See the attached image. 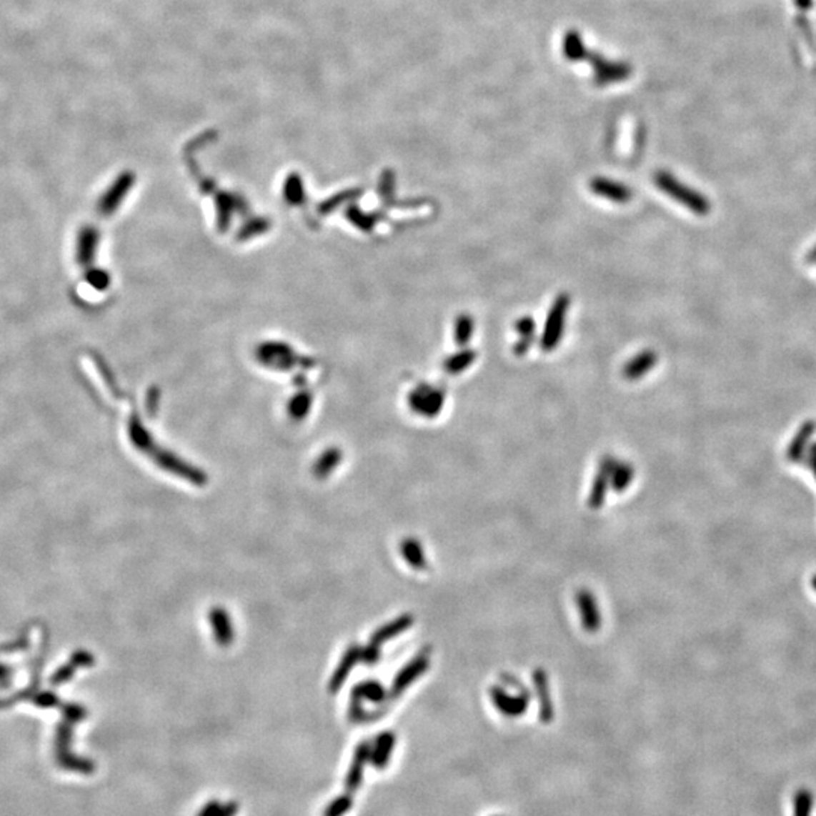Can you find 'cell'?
<instances>
[{
    "mask_svg": "<svg viewBox=\"0 0 816 816\" xmlns=\"http://www.w3.org/2000/svg\"><path fill=\"white\" fill-rule=\"evenodd\" d=\"M473 319L470 318L469 314H462L458 316V319L455 322V342L457 345L459 347H466L469 344V340L473 334Z\"/></svg>",
    "mask_w": 816,
    "mask_h": 816,
    "instance_id": "obj_12",
    "label": "cell"
},
{
    "mask_svg": "<svg viewBox=\"0 0 816 816\" xmlns=\"http://www.w3.org/2000/svg\"><path fill=\"white\" fill-rule=\"evenodd\" d=\"M339 459H340V454L336 449L328 451L322 455V458H319V462L316 463L314 466V473L318 478H325L328 473H330L337 464H339Z\"/></svg>",
    "mask_w": 816,
    "mask_h": 816,
    "instance_id": "obj_13",
    "label": "cell"
},
{
    "mask_svg": "<svg viewBox=\"0 0 816 816\" xmlns=\"http://www.w3.org/2000/svg\"><path fill=\"white\" fill-rule=\"evenodd\" d=\"M156 462L159 463L164 469L174 472V473H177V475L192 481L195 485H204L207 481L206 475L201 470H196V469L185 464L183 462H180V459L174 458L173 455H169V454H159L156 458Z\"/></svg>",
    "mask_w": 816,
    "mask_h": 816,
    "instance_id": "obj_6",
    "label": "cell"
},
{
    "mask_svg": "<svg viewBox=\"0 0 816 816\" xmlns=\"http://www.w3.org/2000/svg\"><path fill=\"white\" fill-rule=\"evenodd\" d=\"M655 185L664 191L668 196H671V199L691 210L692 214L700 217L710 214L712 206H710L709 199H706L702 192L687 186L685 183H682L673 174L667 173V171H657L655 174Z\"/></svg>",
    "mask_w": 816,
    "mask_h": 816,
    "instance_id": "obj_1",
    "label": "cell"
},
{
    "mask_svg": "<svg viewBox=\"0 0 816 816\" xmlns=\"http://www.w3.org/2000/svg\"><path fill=\"white\" fill-rule=\"evenodd\" d=\"M444 404V392L432 386H419L410 397V405L419 414L434 417L440 413Z\"/></svg>",
    "mask_w": 816,
    "mask_h": 816,
    "instance_id": "obj_3",
    "label": "cell"
},
{
    "mask_svg": "<svg viewBox=\"0 0 816 816\" xmlns=\"http://www.w3.org/2000/svg\"><path fill=\"white\" fill-rule=\"evenodd\" d=\"M360 653H362V652H360V649H357V647H351V649L345 653L344 660H342V662L339 664V667H337V670H336V673L333 675V679H332V683H330V691H332V692H336V691L340 688L342 683L345 682V679H347V676L349 675V671H351L352 665H354L355 662H357Z\"/></svg>",
    "mask_w": 816,
    "mask_h": 816,
    "instance_id": "obj_9",
    "label": "cell"
},
{
    "mask_svg": "<svg viewBox=\"0 0 816 816\" xmlns=\"http://www.w3.org/2000/svg\"><path fill=\"white\" fill-rule=\"evenodd\" d=\"M806 262L807 263H816V244L809 249V253L806 256Z\"/></svg>",
    "mask_w": 816,
    "mask_h": 816,
    "instance_id": "obj_15",
    "label": "cell"
},
{
    "mask_svg": "<svg viewBox=\"0 0 816 816\" xmlns=\"http://www.w3.org/2000/svg\"><path fill=\"white\" fill-rule=\"evenodd\" d=\"M570 307V298L567 294H561L552 304L547 319L544 324V330L542 336V348L546 352L554 351L562 339L564 334V325L567 319V312Z\"/></svg>",
    "mask_w": 816,
    "mask_h": 816,
    "instance_id": "obj_2",
    "label": "cell"
},
{
    "mask_svg": "<svg viewBox=\"0 0 816 816\" xmlns=\"http://www.w3.org/2000/svg\"><path fill=\"white\" fill-rule=\"evenodd\" d=\"M209 620H210V625L214 626V634H215V638H217L219 646H229V644H232L234 634H233V627H232V622H230L227 611H224L221 608H215L214 611H210Z\"/></svg>",
    "mask_w": 816,
    "mask_h": 816,
    "instance_id": "obj_7",
    "label": "cell"
},
{
    "mask_svg": "<svg viewBox=\"0 0 816 816\" xmlns=\"http://www.w3.org/2000/svg\"><path fill=\"white\" fill-rule=\"evenodd\" d=\"M589 188L593 191L596 195L603 196V199L611 200L614 203H627L632 200V194L630 188H627L626 185H622V183H617L614 180L609 179H603V177H596L591 180L589 183Z\"/></svg>",
    "mask_w": 816,
    "mask_h": 816,
    "instance_id": "obj_4",
    "label": "cell"
},
{
    "mask_svg": "<svg viewBox=\"0 0 816 816\" xmlns=\"http://www.w3.org/2000/svg\"><path fill=\"white\" fill-rule=\"evenodd\" d=\"M516 327H517V333L520 334V340H519V344L514 345V352H516L517 355H523L524 352H528V349H529V347H531V344H532V336H534V332H535V324H534V321H532L531 318H528V316H526V318H522V319L517 322Z\"/></svg>",
    "mask_w": 816,
    "mask_h": 816,
    "instance_id": "obj_10",
    "label": "cell"
},
{
    "mask_svg": "<svg viewBox=\"0 0 816 816\" xmlns=\"http://www.w3.org/2000/svg\"><path fill=\"white\" fill-rule=\"evenodd\" d=\"M815 795L810 789L802 787L794 795V816H812Z\"/></svg>",
    "mask_w": 816,
    "mask_h": 816,
    "instance_id": "obj_11",
    "label": "cell"
},
{
    "mask_svg": "<svg viewBox=\"0 0 816 816\" xmlns=\"http://www.w3.org/2000/svg\"><path fill=\"white\" fill-rule=\"evenodd\" d=\"M478 354L473 351V349H463L462 352H457L454 355H451L449 359H447L443 364L444 371L449 374V375H458L464 372L466 369L473 364V362L477 360Z\"/></svg>",
    "mask_w": 816,
    "mask_h": 816,
    "instance_id": "obj_8",
    "label": "cell"
},
{
    "mask_svg": "<svg viewBox=\"0 0 816 816\" xmlns=\"http://www.w3.org/2000/svg\"><path fill=\"white\" fill-rule=\"evenodd\" d=\"M795 5L801 11H807L812 6V0H795Z\"/></svg>",
    "mask_w": 816,
    "mask_h": 816,
    "instance_id": "obj_14",
    "label": "cell"
},
{
    "mask_svg": "<svg viewBox=\"0 0 816 816\" xmlns=\"http://www.w3.org/2000/svg\"><path fill=\"white\" fill-rule=\"evenodd\" d=\"M656 362H657L656 352L653 349H644L625 364L623 375L629 381L641 379L642 377H646V374H649L653 369V367L656 366Z\"/></svg>",
    "mask_w": 816,
    "mask_h": 816,
    "instance_id": "obj_5",
    "label": "cell"
}]
</instances>
